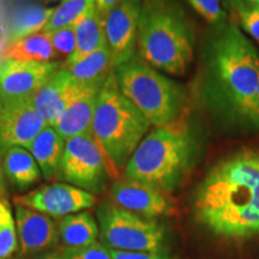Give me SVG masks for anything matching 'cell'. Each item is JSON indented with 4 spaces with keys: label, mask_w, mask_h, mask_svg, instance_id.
Segmentation results:
<instances>
[{
    "label": "cell",
    "mask_w": 259,
    "mask_h": 259,
    "mask_svg": "<svg viewBox=\"0 0 259 259\" xmlns=\"http://www.w3.org/2000/svg\"><path fill=\"white\" fill-rule=\"evenodd\" d=\"M259 88V53L233 22L211 25L202 56L199 95L204 107L229 131H253Z\"/></svg>",
    "instance_id": "1"
},
{
    "label": "cell",
    "mask_w": 259,
    "mask_h": 259,
    "mask_svg": "<svg viewBox=\"0 0 259 259\" xmlns=\"http://www.w3.org/2000/svg\"><path fill=\"white\" fill-rule=\"evenodd\" d=\"M196 218L215 235L259 234V150L244 149L213 166L197 187Z\"/></svg>",
    "instance_id": "2"
},
{
    "label": "cell",
    "mask_w": 259,
    "mask_h": 259,
    "mask_svg": "<svg viewBox=\"0 0 259 259\" xmlns=\"http://www.w3.org/2000/svg\"><path fill=\"white\" fill-rule=\"evenodd\" d=\"M199 151L198 131L189 120L179 119L149 131L126 164L124 176L169 194L189 176Z\"/></svg>",
    "instance_id": "3"
},
{
    "label": "cell",
    "mask_w": 259,
    "mask_h": 259,
    "mask_svg": "<svg viewBox=\"0 0 259 259\" xmlns=\"http://www.w3.org/2000/svg\"><path fill=\"white\" fill-rule=\"evenodd\" d=\"M137 53L158 71L185 74L194 56V31L179 0H142Z\"/></svg>",
    "instance_id": "4"
},
{
    "label": "cell",
    "mask_w": 259,
    "mask_h": 259,
    "mask_svg": "<svg viewBox=\"0 0 259 259\" xmlns=\"http://www.w3.org/2000/svg\"><path fill=\"white\" fill-rule=\"evenodd\" d=\"M151 124L119 88L115 73L103 82L97 96L92 135L105 154L112 177L125 169Z\"/></svg>",
    "instance_id": "5"
},
{
    "label": "cell",
    "mask_w": 259,
    "mask_h": 259,
    "mask_svg": "<svg viewBox=\"0 0 259 259\" xmlns=\"http://www.w3.org/2000/svg\"><path fill=\"white\" fill-rule=\"evenodd\" d=\"M114 73L122 94L151 126L158 127L181 119L187 105L185 89L145 63L138 53L115 67Z\"/></svg>",
    "instance_id": "6"
},
{
    "label": "cell",
    "mask_w": 259,
    "mask_h": 259,
    "mask_svg": "<svg viewBox=\"0 0 259 259\" xmlns=\"http://www.w3.org/2000/svg\"><path fill=\"white\" fill-rule=\"evenodd\" d=\"M100 242L109 250L125 252H161L164 228L155 220L130 212L113 202L100 204L96 210Z\"/></svg>",
    "instance_id": "7"
},
{
    "label": "cell",
    "mask_w": 259,
    "mask_h": 259,
    "mask_svg": "<svg viewBox=\"0 0 259 259\" xmlns=\"http://www.w3.org/2000/svg\"><path fill=\"white\" fill-rule=\"evenodd\" d=\"M109 177L108 162L92 134L67 139L58 179L95 194L102 192Z\"/></svg>",
    "instance_id": "8"
},
{
    "label": "cell",
    "mask_w": 259,
    "mask_h": 259,
    "mask_svg": "<svg viewBox=\"0 0 259 259\" xmlns=\"http://www.w3.org/2000/svg\"><path fill=\"white\" fill-rule=\"evenodd\" d=\"M16 205L42 212L51 218H64L90 209L97 202L96 196L88 191L66 183H52L36 190L15 197Z\"/></svg>",
    "instance_id": "9"
},
{
    "label": "cell",
    "mask_w": 259,
    "mask_h": 259,
    "mask_svg": "<svg viewBox=\"0 0 259 259\" xmlns=\"http://www.w3.org/2000/svg\"><path fill=\"white\" fill-rule=\"evenodd\" d=\"M48 125L35 108L32 97L0 99V150L12 147L27 149Z\"/></svg>",
    "instance_id": "10"
},
{
    "label": "cell",
    "mask_w": 259,
    "mask_h": 259,
    "mask_svg": "<svg viewBox=\"0 0 259 259\" xmlns=\"http://www.w3.org/2000/svg\"><path fill=\"white\" fill-rule=\"evenodd\" d=\"M142 0H122L105 16L106 41L112 52L114 69L137 54Z\"/></svg>",
    "instance_id": "11"
},
{
    "label": "cell",
    "mask_w": 259,
    "mask_h": 259,
    "mask_svg": "<svg viewBox=\"0 0 259 259\" xmlns=\"http://www.w3.org/2000/svg\"><path fill=\"white\" fill-rule=\"evenodd\" d=\"M109 192L113 203L144 219L167 216L176 210L169 194L127 178L115 180Z\"/></svg>",
    "instance_id": "12"
},
{
    "label": "cell",
    "mask_w": 259,
    "mask_h": 259,
    "mask_svg": "<svg viewBox=\"0 0 259 259\" xmlns=\"http://www.w3.org/2000/svg\"><path fill=\"white\" fill-rule=\"evenodd\" d=\"M60 67L57 61L3 60L0 63V99L32 97Z\"/></svg>",
    "instance_id": "13"
},
{
    "label": "cell",
    "mask_w": 259,
    "mask_h": 259,
    "mask_svg": "<svg viewBox=\"0 0 259 259\" xmlns=\"http://www.w3.org/2000/svg\"><path fill=\"white\" fill-rule=\"evenodd\" d=\"M16 229L24 255H37L60 245L58 221L35 210L16 205Z\"/></svg>",
    "instance_id": "14"
},
{
    "label": "cell",
    "mask_w": 259,
    "mask_h": 259,
    "mask_svg": "<svg viewBox=\"0 0 259 259\" xmlns=\"http://www.w3.org/2000/svg\"><path fill=\"white\" fill-rule=\"evenodd\" d=\"M82 87L66 67H60L35 93L32 102L45 121L54 126Z\"/></svg>",
    "instance_id": "15"
},
{
    "label": "cell",
    "mask_w": 259,
    "mask_h": 259,
    "mask_svg": "<svg viewBox=\"0 0 259 259\" xmlns=\"http://www.w3.org/2000/svg\"><path fill=\"white\" fill-rule=\"evenodd\" d=\"M103 83L87 84L70 102L67 108L53 127L65 141L92 134V125L95 114L97 96Z\"/></svg>",
    "instance_id": "16"
},
{
    "label": "cell",
    "mask_w": 259,
    "mask_h": 259,
    "mask_svg": "<svg viewBox=\"0 0 259 259\" xmlns=\"http://www.w3.org/2000/svg\"><path fill=\"white\" fill-rule=\"evenodd\" d=\"M66 141L53 126L46 125L27 148L40 167L42 177L51 181L59 178Z\"/></svg>",
    "instance_id": "17"
},
{
    "label": "cell",
    "mask_w": 259,
    "mask_h": 259,
    "mask_svg": "<svg viewBox=\"0 0 259 259\" xmlns=\"http://www.w3.org/2000/svg\"><path fill=\"white\" fill-rule=\"evenodd\" d=\"M76 29V50L66 59L65 67L74 65L88 57L93 52L99 50L107 44L105 34V16L99 11V9L93 6L92 9L83 15L74 23Z\"/></svg>",
    "instance_id": "18"
},
{
    "label": "cell",
    "mask_w": 259,
    "mask_h": 259,
    "mask_svg": "<svg viewBox=\"0 0 259 259\" xmlns=\"http://www.w3.org/2000/svg\"><path fill=\"white\" fill-rule=\"evenodd\" d=\"M5 179L14 189L27 190L38 183L42 173L30 151L23 147H12L3 153Z\"/></svg>",
    "instance_id": "19"
},
{
    "label": "cell",
    "mask_w": 259,
    "mask_h": 259,
    "mask_svg": "<svg viewBox=\"0 0 259 259\" xmlns=\"http://www.w3.org/2000/svg\"><path fill=\"white\" fill-rule=\"evenodd\" d=\"M59 247L83 248L96 244L100 236L97 220L89 211L64 216L58 221Z\"/></svg>",
    "instance_id": "20"
},
{
    "label": "cell",
    "mask_w": 259,
    "mask_h": 259,
    "mask_svg": "<svg viewBox=\"0 0 259 259\" xmlns=\"http://www.w3.org/2000/svg\"><path fill=\"white\" fill-rule=\"evenodd\" d=\"M3 60H22V61H54L58 57L57 51L52 45L50 35L40 31L29 36L9 42L3 52Z\"/></svg>",
    "instance_id": "21"
},
{
    "label": "cell",
    "mask_w": 259,
    "mask_h": 259,
    "mask_svg": "<svg viewBox=\"0 0 259 259\" xmlns=\"http://www.w3.org/2000/svg\"><path fill=\"white\" fill-rule=\"evenodd\" d=\"M66 69L72 74L74 80L82 85L103 83L114 72V60L108 45L105 44L88 57Z\"/></svg>",
    "instance_id": "22"
},
{
    "label": "cell",
    "mask_w": 259,
    "mask_h": 259,
    "mask_svg": "<svg viewBox=\"0 0 259 259\" xmlns=\"http://www.w3.org/2000/svg\"><path fill=\"white\" fill-rule=\"evenodd\" d=\"M53 11L54 8H42L37 5L27 6L19 10L15 15L10 29V42L44 30Z\"/></svg>",
    "instance_id": "23"
},
{
    "label": "cell",
    "mask_w": 259,
    "mask_h": 259,
    "mask_svg": "<svg viewBox=\"0 0 259 259\" xmlns=\"http://www.w3.org/2000/svg\"><path fill=\"white\" fill-rule=\"evenodd\" d=\"M95 5V0H61L60 4L54 8L50 21L42 31L52 32L69 25H74L83 15Z\"/></svg>",
    "instance_id": "24"
},
{
    "label": "cell",
    "mask_w": 259,
    "mask_h": 259,
    "mask_svg": "<svg viewBox=\"0 0 259 259\" xmlns=\"http://www.w3.org/2000/svg\"><path fill=\"white\" fill-rule=\"evenodd\" d=\"M229 4L238 16L242 29L259 44V5L245 0H229Z\"/></svg>",
    "instance_id": "25"
},
{
    "label": "cell",
    "mask_w": 259,
    "mask_h": 259,
    "mask_svg": "<svg viewBox=\"0 0 259 259\" xmlns=\"http://www.w3.org/2000/svg\"><path fill=\"white\" fill-rule=\"evenodd\" d=\"M186 2L210 25L228 21L221 0H186Z\"/></svg>",
    "instance_id": "26"
},
{
    "label": "cell",
    "mask_w": 259,
    "mask_h": 259,
    "mask_svg": "<svg viewBox=\"0 0 259 259\" xmlns=\"http://www.w3.org/2000/svg\"><path fill=\"white\" fill-rule=\"evenodd\" d=\"M65 259H113L111 251L101 242L83 248L58 247L56 250Z\"/></svg>",
    "instance_id": "27"
},
{
    "label": "cell",
    "mask_w": 259,
    "mask_h": 259,
    "mask_svg": "<svg viewBox=\"0 0 259 259\" xmlns=\"http://www.w3.org/2000/svg\"><path fill=\"white\" fill-rule=\"evenodd\" d=\"M47 34L50 35L52 45L58 54H64L69 58L76 50L77 40L74 25H69Z\"/></svg>",
    "instance_id": "28"
},
{
    "label": "cell",
    "mask_w": 259,
    "mask_h": 259,
    "mask_svg": "<svg viewBox=\"0 0 259 259\" xmlns=\"http://www.w3.org/2000/svg\"><path fill=\"white\" fill-rule=\"evenodd\" d=\"M18 235L14 216H11L0 232V258L10 259L18 250Z\"/></svg>",
    "instance_id": "29"
},
{
    "label": "cell",
    "mask_w": 259,
    "mask_h": 259,
    "mask_svg": "<svg viewBox=\"0 0 259 259\" xmlns=\"http://www.w3.org/2000/svg\"><path fill=\"white\" fill-rule=\"evenodd\" d=\"M111 251L113 259H169L162 252H125V251Z\"/></svg>",
    "instance_id": "30"
},
{
    "label": "cell",
    "mask_w": 259,
    "mask_h": 259,
    "mask_svg": "<svg viewBox=\"0 0 259 259\" xmlns=\"http://www.w3.org/2000/svg\"><path fill=\"white\" fill-rule=\"evenodd\" d=\"M12 216L11 208H10L8 199L4 196H0V232H2L3 227L8 222V220Z\"/></svg>",
    "instance_id": "31"
},
{
    "label": "cell",
    "mask_w": 259,
    "mask_h": 259,
    "mask_svg": "<svg viewBox=\"0 0 259 259\" xmlns=\"http://www.w3.org/2000/svg\"><path fill=\"white\" fill-rule=\"evenodd\" d=\"M122 0H95L96 8L99 9V11L101 12L103 16H106L107 12H109L111 10L119 4Z\"/></svg>",
    "instance_id": "32"
},
{
    "label": "cell",
    "mask_w": 259,
    "mask_h": 259,
    "mask_svg": "<svg viewBox=\"0 0 259 259\" xmlns=\"http://www.w3.org/2000/svg\"><path fill=\"white\" fill-rule=\"evenodd\" d=\"M6 181L5 176H4V170H3V151L0 150V194L2 196L6 197V193H8V186H6Z\"/></svg>",
    "instance_id": "33"
},
{
    "label": "cell",
    "mask_w": 259,
    "mask_h": 259,
    "mask_svg": "<svg viewBox=\"0 0 259 259\" xmlns=\"http://www.w3.org/2000/svg\"><path fill=\"white\" fill-rule=\"evenodd\" d=\"M253 131L259 132V88L253 106Z\"/></svg>",
    "instance_id": "34"
},
{
    "label": "cell",
    "mask_w": 259,
    "mask_h": 259,
    "mask_svg": "<svg viewBox=\"0 0 259 259\" xmlns=\"http://www.w3.org/2000/svg\"><path fill=\"white\" fill-rule=\"evenodd\" d=\"M30 259H65V258L61 257V255L54 250V251L45 252V253H41L37 255H32Z\"/></svg>",
    "instance_id": "35"
},
{
    "label": "cell",
    "mask_w": 259,
    "mask_h": 259,
    "mask_svg": "<svg viewBox=\"0 0 259 259\" xmlns=\"http://www.w3.org/2000/svg\"><path fill=\"white\" fill-rule=\"evenodd\" d=\"M245 2L252 3V4H257V5H259V0H245Z\"/></svg>",
    "instance_id": "36"
},
{
    "label": "cell",
    "mask_w": 259,
    "mask_h": 259,
    "mask_svg": "<svg viewBox=\"0 0 259 259\" xmlns=\"http://www.w3.org/2000/svg\"><path fill=\"white\" fill-rule=\"evenodd\" d=\"M46 2H58V0H46ZM61 2V0H60Z\"/></svg>",
    "instance_id": "37"
},
{
    "label": "cell",
    "mask_w": 259,
    "mask_h": 259,
    "mask_svg": "<svg viewBox=\"0 0 259 259\" xmlns=\"http://www.w3.org/2000/svg\"><path fill=\"white\" fill-rule=\"evenodd\" d=\"M0 259H4V258H0Z\"/></svg>",
    "instance_id": "38"
},
{
    "label": "cell",
    "mask_w": 259,
    "mask_h": 259,
    "mask_svg": "<svg viewBox=\"0 0 259 259\" xmlns=\"http://www.w3.org/2000/svg\"><path fill=\"white\" fill-rule=\"evenodd\" d=\"M0 196H2V194H0Z\"/></svg>",
    "instance_id": "39"
}]
</instances>
